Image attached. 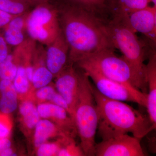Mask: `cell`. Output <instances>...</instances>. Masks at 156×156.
<instances>
[{
  "label": "cell",
  "mask_w": 156,
  "mask_h": 156,
  "mask_svg": "<svg viewBox=\"0 0 156 156\" xmlns=\"http://www.w3.org/2000/svg\"><path fill=\"white\" fill-rule=\"evenodd\" d=\"M114 14L113 18L108 25L114 48L121 51L124 59L131 65L140 80L147 84L144 46L136 36V32L130 26L128 15Z\"/></svg>",
  "instance_id": "4"
},
{
  "label": "cell",
  "mask_w": 156,
  "mask_h": 156,
  "mask_svg": "<svg viewBox=\"0 0 156 156\" xmlns=\"http://www.w3.org/2000/svg\"><path fill=\"white\" fill-rule=\"evenodd\" d=\"M60 11L61 30L72 61L78 62L101 51L114 50L108 25L96 13L70 3Z\"/></svg>",
  "instance_id": "1"
},
{
  "label": "cell",
  "mask_w": 156,
  "mask_h": 156,
  "mask_svg": "<svg viewBox=\"0 0 156 156\" xmlns=\"http://www.w3.org/2000/svg\"><path fill=\"white\" fill-rule=\"evenodd\" d=\"M13 81L17 93L24 94L28 91L30 81L26 75L25 68L21 66L17 67V73Z\"/></svg>",
  "instance_id": "22"
},
{
  "label": "cell",
  "mask_w": 156,
  "mask_h": 156,
  "mask_svg": "<svg viewBox=\"0 0 156 156\" xmlns=\"http://www.w3.org/2000/svg\"><path fill=\"white\" fill-rule=\"evenodd\" d=\"M53 77V74L48 68L41 66L34 71L32 83L35 88L39 89L48 86L52 81Z\"/></svg>",
  "instance_id": "20"
},
{
  "label": "cell",
  "mask_w": 156,
  "mask_h": 156,
  "mask_svg": "<svg viewBox=\"0 0 156 156\" xmlns=\"http://www.w3.org/2000/svg\"><path fill=\"white\" fill-rule=\"evenodd\" d=\"M41 118H53L63 127H72V120L68 116V112L63 108L54 103L40 104L37 107Z\"/></svg>",
  "instance_id": "15"
},
{
  "label": "cell",
  "mask_w": 156,
  "mask_h": 156,
  "mask_svg": "<svg viewBox=\"0 0 156 156\" xmlns=\"http://www.w3.org/2000/svg\"><path fill=\"white\" fill-rule=\"evenodd\" d=\"M20 112L26 126L30 129L34 128L40 120L41 117L37 107L30 101H25L21 104L20 107Z\"/></svg>",
  "instance_id": "19"
},
{
  "label": "cell",
  "mask_w": 156,
  "mask_h": 156,
  "mask_svg": "<svg viewBox=\"0 0 156 156\" xmlns=\"http://www.w3.org/2000/svg\"><path fill=\"white\" fill-rule=\"evenodd\" d=\"M14 17L0 9V30L2 29Z\"/></svg>",
  "instance_id": "28"
},
{
  "label": "cell",
  "mask_w": 156,
  "mask_h": 156,
  "mask_svg": "<svg viewBox=\"0 0 156 156\" xmlns=\"http://www.w3.org/2000/svg\"><path fill=\"white\" fill-rule=\"evenodd\" d=\"M16 156V154L13 152L11 148L5 149L0 151V156Z\"/></svg>",
  "instance_id": "31"
},
{
  "label": "cell",
  "mask_w": 156,
  "mask_h": 156,
  "mask_svg": "<svg viewBox=\"0 0 156 156\" xmlns=\"http://www.w3.org/2000/svg\"><path fill=\"white\" fill-rule=\"evenodd\" d=\"M11 143L8 137L0 139V151L11 147Z\"/></svg>",
  "instance_id": "29"
},
{
  "label": "cell",
  "mask_w": 156,
  "mask_h": 156,
  "mask_svg": "<svg viewBox=\"0 0 156 156\" xmlns=\"http://www.w3.org/2000/svg\"><path fill=\"white\" fill-rule=\"evenodd\" d=\"M78 64L93 68L101 75L120 83L137 89H143L146 84L138 77L122 56L119 57L114 50H106L78 62Z\"/></svg>",
  "instance_id": "5"
},
{
  "label": "cell",
  "mask_w": 156,
  "mask_h": 156,
  "mask_svg": "<svg viewBox=\"0 0 156 156\" xmlns=\"http://www.w3.org/2000/svg\"><path fill=\"white\" fill-rule=\"evenodd\" d=\"M151 3L153 4V6L156 7V0H150Z\"/></svg>",
  "instance_id": "33"
},
{
  "label": "cell",
  "mask_w": 156,
  "mask_h": 156,
  "mask_svg": "<svg viewBox=\"0 0 156 156\" xmlns=\"http://www.w3.org/2000/svg\"><path fill=\"white\" fill-rule=\"evenodd\" d=\"M56 92L53 87L47 86L39 89L36 96L40 100L51 101Z\"/></svg>",
  "instance_id": "25"
},
{
  "label": "cell",
  "mask_w": 156,
  "mask_h": 156,
  "mask_svg": "<svg viewBox=\"0 0 156 156\" xmlns=\"http://www.w3.org/2000/svg\"><path fill=\"white\" fill-rule=\"evenodd\" d=\"M17 67L13 62V56L9 54L5 59L0 63V80L13 82Z\"/></svg>",
  "instance_id": "21"
},
{
  "label": "cell",
  "mask_w": 156,
  "mask_h": 156,
  "mask_svg": "<svg viewBox=\"0 0 156 156\" xmlns=\"http://www.w3.org/2000/svg\"><path fill=\"white\" fill-rule=\"evenodd\" d=\"M79 75V96L74 120L85 156H95V134L99 121L98 111L90 78L83 70Z\"/></svg>",
  "instance_id": "3"
},
{
  "label": "cell",
  "mask_w": 156,
  "mask_h": 156,
  "mask_svg": "<svg viewBox=\"0 0 156 156\" xmlns=\"http://www.w3.org/2000/svg\"><path fill=\"white\" fill-rule=\"evenodd\" d=\"M25 25L31 39L48 46L61 32L58 11L50 2L35 6L27 17Z\"/></svg>",
  "instance_id": "6"
},
{
  "label": "cell",
  "mask_w": 156,
  "mask_h": 156,
  "mask_svg": "<svg viewBox=\"0 0 156 156\" xmlns=\"http://www.w3.org/2000/svg\"><path fill=\"white\" fill-rule=\"evenodd\" d=\"M58 74L56 83V89L69 106L74 119L79 96V75L72 69L63 70Z\"/></svg>",
  "instance_id": "10"
},
{
  "label": "cell",
  "mask_w": 156,
  "mask_h": 156,
  "mask_svg": "<svg viewBox=\"0 0 156 156\" xmlns=\"http://www.w3.org/2000/svg\"><path fill=\"white\" fill-rule=\"evenodd\" d=\"M6 114H0V139L8 137L10 133V126Z\"/></svg>",
  "instance_id": "26"
},
{
  "label": "cell",
  "mask_w": 156,
  "mask_h": 156,
  "mask_svg": "<svg viewBox=\"0 0 156 156\" xmlns=\"http://www.w3.org/2000/svg\"><path fill=\"white\" fill-rule=\"evenodd\" d=\"M70 4L96 13L106 7V0H68Z\"/></svg>",
  "instance_id": "23"
},
{
  "label": "cell",
  "mask_w": 156,
  "mask_h": 156,
  "mask_svg": "<svg viewBox=\"0 0 156 156\" xmlns=\"http://www.w3.org/2000/svg\"><path fill=\"white\" fill-rule=\"evenodd\" d=\"M46 53V65L53 75L61 72L69 56V47L62 31L56 40L48 45Z\"/></svg>",
  "instance_id": "11"
},
{
  "label": "cell",
  "mask_w": 156,
  "mask_h": 156,
  "mask_svg": "<svg viewBox=\"0 0 156 156\" xmlns=\"http://www.w3.org/2000/svg\"><path fill=\"white\" fill-rule=\"evenodd\" d=\"M128 23L136 32L145 35L155 44L156 41V7L149 6L128 15Z\"/></svg>",
  "instance_id": "9"
},
{
  "label": "cell",
  "mask_w": 156,
  "mask_h": 156,
  "mask_svg": "<svg viewBox=\"0 0 156 156\" xmlns=\"http://www.w3.org/2000/svg\"><path fill=\"white\" fill-rule=\"evenodd\" d=\"M34 142L35 146L38 147L46 142L50 136L55 134L57 128L52 122L48 120H40L36 126Z\"/></svg>",
  "instance_id": "18"
},
{
  "label": "cell",
  "mask_w": 156,
  "mask_h": 156,
  "mask_svg": "<svg viewBox=\"0 0 156 156\" xmlns=\"http://www.w3.org/2000/svg\"><path fill=\"white\" fill-rule=\"evenodd\" d=\"M33 6L31 0H0V9L14 17L25 14Z\"/></svg>",
  "instance_id": "17"
},
{
  "label": "cell",
  "mask_w": 156,
  "mask_h": 156,
  "mask_svg": "<svg viewBox=\"0 0 156 156\" xmlns=\"http://www.w3.org/2000/svg\"><path fill=\"white\" fill-rule=\"evenodd\" d=\"M17 94L13 82L0 80V112L2 113L9 114L17 109Z\"/></svg>",
  "instance_id": "13"
},
{
  "label": "cell",
  "mask_w": 156,
  "mask_h": 156,
  "mask_svg": "<svg viewBox=\"0 0 156 156\" xmlns=\"http://www.w3.org/2000/svg\"><path fill=\"white\" fill-rule=\"evenodd\" d=\"M140 139L128 134L102 140L95 146V156H145Z\"/></svg>",
  "instance_id": "8"
},
{
  "label": "cell",
  "mask_w": 156,
  "mask_h": 156,
  "mask_svg": "<svg viewBox=\"0 0 156 156\" xmlns=\"http://www.w3.org/2000/svg\"><path fill=\"white\" fill-rule=\"evenodd\" d=\"M150 0H106L114 14H130L150 6Z\"/></svg>",
  "instance_id": "16"
},
{
  "label": "cell",
  "mask_w": 156,
  "mask_h": 156,
  "mask_svg": "<svg viewBox=\"0 0 156 156\" xmlns=\"http://www.w3.org/2000/svg\"><path fill=\"white\" fill-rule=\"evenodd\" d=\"M31 1L34 6H35L38 4H41V3L50 2L52 0H31Z\"/></svg>",
  "instance_id": "32"
},
{
  "label": "cell",
  "mask_w": 156,
  "mask_h": 156,
  "mask_svg": "<svg viewBox=\"0 0 156 156\" xmlns=\"http://www.w3.org/2000/svg\"><path fill=\"white\" fill-rule=\"evenodd\" d=\"M25 70L26 75L27 79H28L30 82H32L34 71L33 68L30 66H27V67L25 68Z\"/></svg>",
  "instance_id": "30"
},
{
  "label": "cell",
  "mask_w": 156,
  "mask_h": 156,
  "mask_svg": "<svg viewBox=\"0 0 156 156\" xmlns=\"http://www.w3.org/2000/svg\"><path fill=\"white\" fill-rule=\"evenodd\" d=\"M25 26V20L22 15L15 16L2 29V34L8 45L17 46L24 40L23 29Z\"/></svg>",
  "instance_id": "14"
},
{
  "label": "cell",
  "mask_w": 156,
  "mask_h": 156,
  "mask_svg": "<svg viewBox=\"0 0 156 156\" xmlns=\"http://www.w3.org/2000/svg\"><path fill=\"white\" fill-rule=\"evenodd\" d=\"M79 66L92 79L95 88L103 96L110 99L130 101L146 107L147 94L144 92L108 79L88 66Z\"/></svg>",
  "instance_id": "7"
},
{
  "label": "cell",
  "mask_w": 156,
  "mask_h": 156,
  "mask_svg": "<svg viewBox=\"0 0 156 156\" xmlns=\"http://www.w3.org/2000/svg\"><path fill=\"white\" fill-rule=\"evenodd\" d=\"M92 90L99 116L98 128L102 140L128 133L141 140L155 129L148 117L130 105L103 96L94 86Z\"/></svg>",
  "instance_id": "2"
},
{
  "label": "cell",
  "mask_w": 156,
  "mask_h": 156,
  "mask_svg": "<svg viewBox=\"0 0 156 156\" xmlns=\"http://www.w3.org/2000/svg\"><path fill=\"white\" fill-rule=\"evenodd\" d=\"M9 54L8 44L5 41L2 34L0 33V63L5 59Z\"/></svg>",
  "instance_id": "27"
},
{
  "label": "cell",
  "mask_w": 156,
  "mask_h": 156,
  "mask_svg": "<svg viewBox=\"0 0 156 156\" xmlns=\"http://www.w3.org/2000/svg\"><path fill=\"white\" fill-rule=\"evenodd\" d=\"M146 66L147 83L148 87L147 101L146 107L147 108L148 118L155 129L156 127V53L152 52L149 56Z\"/></svg>",
  "instance_id": "12"
},
{
  "label": "cell",
  "mask_w": 156,
  "mask_h": 156,
  "mask_svg": "<svg viewBox=\"0 0 156 156\" xmlns=\"http://www.w3.org/2000/svg\"><path fill=\"white\" fill-rule=\"evenodd\" d=\"M59 149L57 144L44 143L39 147L37 154L39 156H53L57 154Z\"/></svg>",
  "instance_id": "24"
}]
</instances>
